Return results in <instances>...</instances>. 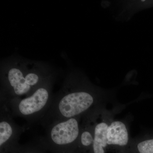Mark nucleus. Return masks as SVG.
<instances>
[{
  "mask_svg": "<svg viewBox=\"0 0 153 153\" xmlns=\"http://www.w3.org/2000/svg\"><path fill=\"white\" fill-rule=\"evenodd\" d=\"M96 101L95 96L88 91H76L66 94L55 105L58 117L56 121L77 117L90 109Z\"/></svg>",
  "mask_w": 153,
  "mask_h": 153,
  "instance_id": "f257e3e1",
  "label": "nucleus"
},
{
  "mask_svg": "<svg viewBox=\"0 0 153 153\" xmlns=\"http://www.w3.org/2000/svg\"><path fill=\"white\" fill-rule=\"evenodd\" d=\"M77 117L55 122L49 128L48 139L58 146H68L78 140L80 130Z\"/></svg>",
  "mask_w": 153,
  "mask_h": 153,
  "instance_id": "f03ea898",
  "label": "nucleus"
},
{
  "mask_svg": "<svg viewBox=\"0 0 153 153\" xmlns=\"http://www.w3.org/2000/svg\"><path fill=\"white\" fill-rule=\"evenodd\" d=\"M49 94L46 88H38L32 95L23 99L16 104L18 114L26 117L39 114L48 106Z\"/></svg>",
  "mask_w": 153,
  "mask_h": 153,
  "instance_id": "7ed1b4c3",
  "label": "nucleus"
},
{
  "mask_svg": "<svg viewBox=\"0 0 153 153\" xmlns=\"http://www.w3.org/2000/svg\"><path fill=\"white\" fill-rule=\"evenodd\" d=\"M108 145L124 146L128 143V132L125 124L115 120L108 124L107 131Z\"/></svg>",
  "mask_w": 153,
  "mask_h": 153,
  "instance_id": "20e7f679",
  "label": "nucleus"
},
{
  "mask_svg": "<svg viewBox=\"0 0 153 153\" xmlns=\"http://www.w3.org/2000/svg\"><path fill=\"white\" fill-rule=\"evenodd\" d=\"M109 123L102 120L97 123L94 127V139L92 148L94 153H105L104 149L108 146L107 131Z\"/></svg>",
  "mask_w": 153,
  "mask_h": 153,
  "instance_id": "39448f33",
  "label": "nucleus"
},
{
  "mask_svg": "<svg viewBox=\"0 0 153 153\" xmlns=\"http://www.w3.org/2000/svg\"><path fill=\"white\" fill-rule=\"evenodd\" d=\"M8 78L16 95L26 94L31 89V86L27 83L23 73L18 68H11L9 71Z\"/></svg>",
  "mask_w": 153,
  "mask_h": 153,
  "instance_id": "423d86ee",
  "label": "nucleus"
},
{
  "mask_svg": "<svg viewBox=\"0 0 153 153\" xmlns=\"http://www.w3.org/2000/svg\"><path fill=\"white\" fill-rule=\"evenodd\" d=\"M16 136V128L12 122L6 118H1L0 122V146L15 139Z\"/></svg>",
  "mask_w": 153,
  "mask_h": 153,
  "instance_id": "0eeeda50",
  "label": "nucleus"
},
{
  "mask_svg": "<svg viewBox=\"0 0 153 153\" xmlns=\"http://www.w3.org/2000/svg\"><path fill=\"white\" fill-rule=\"evenodd\" d=\"M93 129L91 128L82 129L80 131L79 139L80 144L84 147L93 146L94 142Z\"/></svg>",
  "mask_w": 153,
  "mask_h": 153,
  "instance_id": "6e6552de",
  "label": "nucleus"
},
{
  "mask_svg": "<svg viewBox=\"0 0 153 153\" xmlns=\"http://www.w3.org/2000/svg\"><path fill=\"white\" fill-rule=\"evenodd\" d=\"M137 147L140 153H153V139L141 142Z\"/></svg>",
  "mask_w": 153,
  "mask_h": 153,
  "instance_id": "1a4fd4ad",
  "label": "nucleus"
},
{
  "mask_svg": "<svg viewBox=\"0 0 153 153\" xmlns=\"http://www.w3.org/2000/svg\"><path fill=\"white\" fill-rule=\"evenodd\" d=\"M25 79L28 85L32 86L36 85L38 81L39 78L38 75L35 73H29L25 76Z\"/></svg>",
  "mask_w": 153,
  "mask_h": 153,
  "instance_id": "9d476101",
  "label": "nucleus"
}]
</instances>
